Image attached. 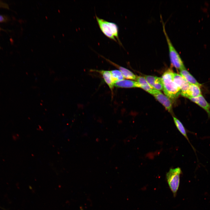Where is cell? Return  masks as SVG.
<instances>
[{
  "instance_id": "cell-6",
  "label": "cell",
  "mask_w": 210,
  "mask_h": 210,
  "mask_svg": "<svg viewBox=\"0 0 210 210\" xmlns=\"http://www.w3.org/2000/svg\"><path fill=\"white\" fill-rule=\"evenodd\" d=\"M173 80L176 84L181 90V94L186 92L188 89L190 84L181 75L174 73Z\"/></svg>"
},
{
  "instance_id": "cell-18",
  "label": "cell",
  "mask_w": 210,
  "mask_h": 210,
  "mask_svg": "<svg viewBox=\"0 0 210 210\" xmlns=\"http://www.w3.org/2000/svg\"><path fill=\"white\" fill-rule=\"evenodd\" d=\"M5 20V19L2 15H0V22H3Z\"/></svg>"
},
{
  "instance_id": "cell-19",
  "label": "cell",
  "mask_w": 210,
  "mask_h": 210,
  "mask_svg": "<svg viewBox=\"0 0 210 210\" xmlns=\"http://www.w3.org/2000/svg\"><path fill=\"white\" fill-rule=\"evenodd\" d=\"M80 210H83V209L82 207H80Z\"/></svg>"
},
{
  "instance_id": "cell-2",
  "label": "cell",
  "mask_w": 210,
  "mask_h": 210,
  "mask_svg": "<svg viewBox=\"0 0 210 210\" xmlns=\"http://www.w3.org/2000/svg\"><path fill=\"white\" fill-rule=\"evenodd\" d=\"M163 30L168 46L169 55L171 65L180 70L185 69L178 53L173 46L165 30V25L162 20Z\"/></svg>"
},
{
  "instance_id": "cell-10",
  "label": "cell",
  "mask_w": 210,
  "mask_h": 210,
  "mask_svg": "<svg viewBox=\"0 0 210 210\" xmlns=\"http://www.w3.org/2000/svg\"><path fill=\"white\" fill-rule=\"evenodd\" d=\"M200 87L197 85L190 84L188 90L185 93L181 95L188 98L198 97L201 95Z\"/></svg>"
},
{
  "instance_id": "cell-1",
  "label": "cell",
  "mask_w": 210,
  "mask_h": 210,
  "mask_svg": "<svg viewBox=\"0 0 210 210\" xmlns=\"http://www.w3.org/2000/svg\"><path fill=\"white\" fill-rule=\"evenodd\" d=\"M174 72L171 68L168 69L162 76L163 90L164 94L169 98L175 99L181 94V91L173 80Z\"/></svg>"
},
{
  "instance_id": "cell-13",
  "label": "cell",
  "mask_w": 210,
  "mask_h": 210,
  "mask_svg": "<svg viewBox=\"0 0 210 210\" xmlns=\"http://www.w3.org/2000/svg\"><path fill=\"white\" fill-rule=\"evenodd\" d=\"M180 73L181 75L190 84H194L200 86H201L202 84L198 83L186 68L180 70Z\"/></svg>"
},
{
  "instance_id": "cell-17",
  "label": "cell",
  "mask_w": 210,
  "mask_h": 210,
  "mask_svg": "<svg viewBox=\"0 0 210 210\" xmlns=\"http://www.w3.org/2000/svg\"><path fill=\"white\" fill-rule=\"evenodd\" d=\"M110 71L115 83L116 82L124 79L125 78L120 70H114Z\"/></svg>"
},
{
  "instance_id": "cell-15",
  "label": "cell",
  "mask_w": 210,
  "mask_h": 210,
  "mask_svg": "<svg viewBox=\"0 0 210 210\" xmlns=\"http://www.w3.org/2000/svg\"><path fill=\"white\" fill-rule=\"evenodd\" d=\"M173 120L174 122L176 127L177 129L183 135V136L186 138L190 144L191 145L192 148L195 151V149L193 146L191 145L190 143L185 128L184 127L183 125L181 122L176 117H173Z\"/></svg>"
},
{
  "instance_id": "cell-9",
  "label": "cell",
  "mask_w": 210,
  "mask_h": 210,
  "mask_svg": "<svg viewBox=\"0 0 210 210\" xmlns=\"http://www.w3.org/2000/svg\"><path fill=\"white\" fill-rule=\"evenodd\" d=\"M102 57L105 59L109 63L121 71L125 78L136 80L137 76L130 70L118 65L103 56H102Z\"/></svg>"
},
{
  "instance_id": "cell-8",
  "label": "cell",
  "mask_w": 210,
  "mask_h": 210,
  "mask_svg": "<svg viewBox=\"0 0 210 210\" xmlns=\"http://www.w3.org/2000/svg\"><path fill=\"white\" fill-rule=\"evenodd\" d=\"M144 78L148 84L154 89L158 90H163L162 78L149 75L145 76Z\"/></svg>"
},
{
  "instance_id": "cell-7",
  "label": "cell",
  "mask_w": 210,
  "mask_h": 210,
  "mask_svg": "<svg viewBox=\"0 0 210 210\" xmlns=\"http://www.w3.org/2000/svg\"><path fill=\"white\" fill-rule=\"evenodd\" d=\"M188 98L203 109L207 113L208 117L210 118V104L202 94L197 97Z\"/></svg>"
},
{
  "instance_id": "cell-16",
  "label": "cell",
  "mask_w": 210,
  "mask_h": 210,
  "mask_svg": "<svg viewBox=\"0 0 210 210\" xmlns=\"http://www.w3.org/2000/svg\"><path fill=\"white\" fill-rule=\"evenodd\" d=\"M107 23L109 25L112 34L115 38H116L119 43L122 45L118 36V27L117 24L115 23L107 22Z\"/></svg>"
},
{
  "instance_id": "cell-14",
  "label": "cell",
  "mask_w": 210,
  "mask_h": 210,
  "mask_svg": "<svg viewBox=\"0 0 210 210\" xmlns=\"http://www.w3.org/2000/svg\"><path fill=\"white\" fill-rule=\"evenodd\" d=\"M140 85L141 88L149 93L152 94L155 89L152 87L148 83L145 78L141 76H137L136 79Z\"/></svg>"
},
{
  "instance_id": "cell-11",
  "label": "cell",
  "mask_w": 210,
  "mask_h": 210,
  "mask_svg": "<svg viewBox=\"0 0 210 210\" xmlns=\"http://www.w3.org/2000/svg\"><path fill=\"white\" fill-rule=\"evenodd\" d=\"M95 71L101 74L105 82L108 85L111 91H112L114 86L115 82L112 77L110 71L104 70H95Z\"/></svg>"
},
{
  "instance_id": "cell-3",
  "label": "cell",
  "mask_w": 210,
  "mask_h": 210,
  "mask_svg": "<svg viewBox=\"0 0 210 210\" xmlns=\"http://www.w3.org/2000/svg\"><path fill=\"white\" fill-rule=\"evenodd\" d=\"M182 173L179 167L171 168L166 174V178L169 186L175 197L178 190L180 183V175Z\"/></svg>"
},
{
  "instance_id": "cell-12",
  "label": "cell",
  "mask_w": 210,
  "mask_h": 210,
  "mask_svg": "<svg viewBox=\"0 0 210 210\" xmlns=\"http://www.w3.org/2000/svg\"><path fill=\"white\" fill-rule=\"evenodd\" d=\"M114 86L117 88H141L140 85L137 81L124 79L116 82Z\"/></svg>"
},
{
  "instance_id": "cell-5",
  "label": "cell",
  "mask_w": 210,
  "mask_h": 210,
  "mask_svg": "<svg viewBox=\"0 0 210 210\" xmlns=\"http://www.w3.org/2000/svg\"><path fill=\"white\" fill-rule=\"evenodd\" d=\"M96 18L99 26L104 34L109 38L117 42L116 38L113 36L107 21L98 17L96 15Z\"/></svg>"
},
{
  "instance_id": "cell-4",
  "label": "cell",
  "mask_w": 210,
  "mask_h": 210,
  "mask_svg": "<svg viewBox=\"0 0 210 210\" xmlns=\"http://www.w3.org/2000/svg\"><path fill=\"white\" fill-rule=\"evenodd\" d=\"M169 112L172 111V102L170 98L160 91L155 89L152 94Z\"/></svg>"
}]
</instances>
